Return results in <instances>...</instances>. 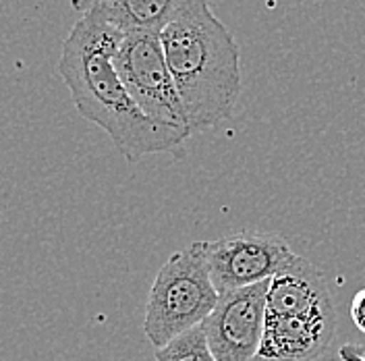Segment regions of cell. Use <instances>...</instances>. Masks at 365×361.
I'll use <instances>...</instances> for the list:
<instances>
[{
    "label": "cell",
    "mask_w": 365,
    "mask_h": 361,
    "mask_svg": "<svg viewBox=\"0 0 365 361\" xmlns=\"http://www.w3.org/2000/svg\"><path fill=\"white\" fill-rule=\"evenodd\" d=\"M125 31L81 13L67 36L58 73L67 83L77 113L104 129L120 156L137 162L150 154H185L191 131L160 125L143 113L114 68V54Z\"/></svg>",
    "instance_id": "6da1fadb"
},
{
    "label": "cell",
    "mask_w": 365,
    "mask_h": 361,
    "mask_svg": "<svg viewBox=\"0 0 365 361\" xmlns=\"http://www.w3.org/2000/svg\"><path fill=\"white\" fill-rule=\"evenodd\" d=\"M160 40L191 133L216 127L241 96V54L235 36L207 0H187Z\"/></svg>",
    "instance_id": "7a4b0ae2"
},
{
    "label": "cell",
    "mask_w": 365,
    "mask_h": 361,
    "mask_svg": "<svg viewBox=\"0 0 365 361\" xmlns=\"http://www.w3.org/2000/svg\"><path fill=\"white\" fill-rule=\"evenodd\" d=\"M220 301L200 241L175 251L148 295L143 332L156 349L202 326Z\"/></svg>",
    "instance_id": "3957f363"
},
{
    "label": "cell",
    "mask_w": 365,
    "mask_h": 361,
    "mask_svg": "<svg viewBox=\"0 0 365 361\" xmlns=\"http://www.w3.org/2000/svg\"><path fill=\"white\" fill-rule=\"evenodd\" d=\"M114 68L137 106L152 121L189 131L160 34L127 31L114 54Z\"/></svg>",
    "instance_id": "277c9868"
},
{
    "label": "cell",
    "mask_w": 365,
    "mask_h": 361,
    "mask_svg": "<svg viewBox=\"0 0 365 361\" xmlns=\"http://www.w3.org/2000/svg\"><path fill=\"white\" fill-rule=\"evenodd\" d=\"M220 295L270 280L295 253L287 239L264 230H241L200 241Z\"/></svg>",
    "instance_id": "5b68a950"
},
{
    "label": "cell",
    "mask_w": 365,
    "mask_h": 361,
    "mask_svg": "<svg viewBox=\"0 0 365 361\" xmlns=\"http://www.w3.org/2000/svg\"><path fill=\"white\" fill-rule=\"evenodd\" d=\"M268 283L220 295L216 310L205 317V339L218 361H253L264 339Z\"/></svg>",
    "instance_id": "8992f818"
},
{
    "label": "cell",
    "mask_w": 365,
    "mask_h": 361,
    "mask_svg": "<svg viewBox=\"0 0 365 361\" xmlns=\"http://www.w3.org/2000/svg\"><path fill=\"white\" fill-rule=\"evenodd\" d=\"M266 307L268 317L334 314V301L326 274L297 253L270 278Z\"/></svg>",
    "instance_id": "52a82bcc"
},
{
    "label": "cell",
    "mask_w": 365,
    "mask_h": 361,
    "mask_svg": "<svg viewBox=\"0 0 365 361\" xmlns=\"http://www.w3.org/2000/svg\"><path fill=\"white\" fill-rule=\"evenodd\" d=\"M336 330V314L303 317H268L264 339L253 361H316Z\"/></svg>",
    "instance_id": "ba28073f"
},
{
    "label": "cell",
    "mask_w": 365,
    "mask_h": 361,
    "mask_svg": "<svg viewBox=\"0 0 365 361\" xmlns=\"http://www.w3.org/2000/svg\"><path fill=\"white\" fill-rule=\"evenodd\" d=\"M185 2L187 0H77V9L100 21L110 23L125 34H162V29L179 15Z\"/></svg>",
    "instance_id": "9c48e42d"
},
{
    "label": "cell",
    "mask_w": 365,
    "mask_h": 361,
    "mask_svg": "<svg viewBox=\"0 0 365 361\" xmlns=\"http://www.w3.org/2000/svg\"><path fill=\"white\" fill-rule=\"evenodd\" d=\"M156 361H218L214 357L207 339H205L204 326H197L189 332H185L175 340H170L166 347L156 349Z\"/></svg>",
    "instance_id": "30bf717a"
},
{
    "label": "cell",
    "mask_w": 365,
    "mask_h": 361,
    "mask_svg": "<svg viewBox=\"0 0 365 361\" xmlns=\"http://www.w3.org/2000/svg\"><path fill=\"white\" fill-rule=\"evenodd\" d=\"M351 320L365 335V289H359L351 301Z\"/></svg>",
    "instance_id": "8fae6325"
},
{
    "label": "cell",
    "mask_w": 365,
    "mask_h": 361,
    "mask_svg": "<svg viewBox=\"0 0 365 361\" xmlns=\"http://www.w3.org/2000/svg\"><path fill=\"white\" fill-rule=\"evenodd\" d=\"M339 357L342 361H365V347L364 345H342L339 349Z\"/></svg>",
    "instance_id": "7c38bea8"
}]
</instances>
